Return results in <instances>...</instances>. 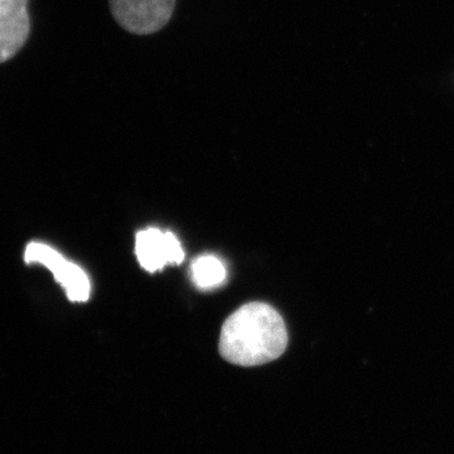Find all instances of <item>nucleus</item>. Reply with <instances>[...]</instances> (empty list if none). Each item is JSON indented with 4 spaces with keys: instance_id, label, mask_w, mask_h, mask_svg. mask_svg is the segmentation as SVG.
<instances>
[{
    "instance_id": "nucleus-1",
    "label": "nucleus",
    "mask_w": 454,
    "mask_h": 454,
    "mask_svg": "<svg viewBox=\"0 0 454 454\" xmlns=\"http://www.w3.org/2000/svg\"><path fill=\"white\" fill-rule=\"evenodd\" d=\"M288 345L282 316L262 301L235 310L223 325L220 354L234 365L252 367L277 360Z\"/></svg>"
},
{
    "instance_id": "nucleus-5",
    "label": "nucleus",
    "mask_w": 454,
    "mask_h": 454,
    "mask_svg": "<svg viewBox=\"0 0 454 454\" xmlns=\"http://www.w3.org/2000/svg\"><path fill=\"white\" fill-rule=\"evenodd\" d=\"M29 32L28 0H0V64L20 52Z\"/></svg>"
},
{
    "instance_id": "nucleus-2",
    "label": "nucleus",
    "mask_w": 454,
    "mask_h": 454,
    "mask_svg": "<svg viewBox=\"0 0 454 454\" xmlns=\"http://www.w3.org/2000/svg\"><path fill=\"white\" fill-rule=\"evenodd\" d=\"M109 3L118 25L137 35L162 31L176 8V0H109Z\"/></svg>"
},
{
    "instance_id": "nucleus-6",
    "label": "nucleus",
    "mask_w": 454,
    "mask_h": 454,
    "mask_svg": "<svg viewBox=\"0 0 454 454\" xmlns=\"http://www.w3.org/2000/svg\"><path fill=\"white\" fill-rule=\"evenodd\" d=\"M192 278L200 288H214L225 280L226 269L221 260L215 256H201L192 264Z\"/></svg>"
},
{
    "instance_id": "nucleus-3",
    "label": "nucleus",
    "mask_w": 454,
    "mask_h": 454,
    "mask_svg": "<svg viewBox=\"0 0 454 454\" xmlns=\"http://www.w3.org/2000/svg\"><path fill=\"white\" fill-rule=\"evenodd\" d=\"M25 259L27 262H40L52 271L57 282L61 284L67 293L68 300L86 301L90 297V279L82 268L66 260L47 245L31 243L27 247Z\"/></svg>"
},
{
    "instance_id": "nucleus-4",
    "label": "nucleus",
    "mask_w": 454,
    "mask_h": 454,
    "mask_svg": "<svg viewBox=\"0 0 454 454\" xmlns=\"http://www.w3.org/2000/svg\"><path fill=\"white\" fill-rule=\"evenodd\" d=\"M136 253L140 265L151 273L168 264H181L184 259V249L178 239L172 232H162L158 229L138 232Z\"/></svg>"
}]
</instances>
